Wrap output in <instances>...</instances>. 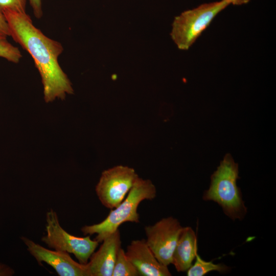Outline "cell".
Returning a JSON list of instances; mask_svg holds the SVG:
<instances>
[{"mask_svg":"<svg viewBox=\"0 0 276 276\" xmlns=\"http://www.w3.org/2000/svg\"><path fill=\"white\" fill-rule=\"evenodd\" d=\"M8 25L10 36L32 57L43 87L46 102L56 98L64 99L73 94L72 83L58 62L63 51L61 43L45 35L36 28L26 12L11 10L3 12Z\"/></svg>","mask_w":276,"mask_h":276,"instance_id":"obj_1","label":"cell"},{"mask_svg":"<svg viewBox=\"0 0 276 276\" xmlns=\"http://www.w3.org/2000/svg\"><path fill=\"white\" fill-rule=\"evenodd\" d=\"M238 174V164L230 154H226L212 175L209 188L202 196L205 201L217 203L233 220H241L247 213L242 193L237 185Z\"/></svg>","mask_w":276,"mask_h":276,"instance_id":"obj_2","label":"cell"},{"mask_svg":"<svg viewBox=\"0 0 276 276\" xmlns=\"http://www.w3.org/2000/svg\"><path fill=\"white\" fill-rule=\"evenodd\" d=\"M156 196V189L149 179L138 177L126 198L101 222L85 225L81 230L84 235L97 234L95 240L99 243L119 229L127 222L139 223L140 215L137 212L140 203L144 200H152Z\"/></svg>","mask_w":276,"mask_h":276,"instance_id":"obj_3","label":"cell"},{"mask_svg":"<svg viewBox=\"0 0 276 276\" xmlns=\"http://www.w3.org/2000/svg\"><path fill=\"white\" fill-rule=\"evenodd\" d=\"M229 4L228 0L203 4L175 17L170 35L178 48L188 50L215 16Z\"/></svg>","mask_w":276,"mask_h":276,"instance_id":"obj_4","label":"cell"},{"mask_svg":"<svg viewBox=\"0 0 276 276\" xmlns=\"http://www.w3.org/2000/svg\"><path fill=\"white\" fill-rule=\"evenodd\" d=\"M46 235L41 240L50 248L73 254L82 264H87L99 242L89 236L79 237L71 235L60 225L56 212L50 209L46 214Z\"/></svg>","mask_w":276,"mask_h":276,"instance_id":"obj_5","label":"cell"},{"mask_svg":"<svg viewBox=\"0 0 276 276\" xmlns=\"http://www.w3.org/2000/svg\"><path fill=\"white\" fill-rule=\"evenodd\" d=\"M138 177L135 170L128 166L118 165L104 170L95 189L100 201L110 210L117 207Z\"/></svg>","mask_w":276,"mask_h":276,"instance_id":"obj_6","label":"cell"},{"mask_svg":"<svg viewBox=\"0 0 276 276\" xmlns=\"http://www.w3.org/2000/svg\"><path fill=\"white\" fill-rule=\"evenodd\" d=\"M183 227L179 221L170 216L145 227L146 242L157 260L168 266Z\"/></svg>","mask_w":276,"mask_h":276,"instance_id":"obj_7","label":"cell"},{"mask_svg":"<svg viewBox=\"0 0 276 276\" xmlns=\"http://www.w3.org/2000/svg\"><path fill=\"white\" fill-rule=\"evenodd\" d=\"M21 239L30 254L40 265L42 262L52 266L60 276H90L87 264L74 261L69 253L61 250H52L22 237Z\"/></svg>","mask_w":276,"mask_h":276,"instance_id":"obj_8","label":"cell"},{"mask_svg":"<svg viewBox=\"0 0 276 276\" xmlns=\"http://www.w3.org/2000/svg\"><path fill=\"white\" fill-rule=\"evenodd\" d=\"M128 260L142 276H170L168 266L160 263L148 246L146 240H132L125 251Z\"/></svg>","mask_w":276,"mask_h":276,"instance_id":"obj_9","label":"cell"},{"mask_svg":"<svg viewBox=\"0 0 276 276\" xmlns=\"http://www.w3.org/2000/svg\"><path fill=\"white\" fill-rule=\"evenodd\" d=\"M102 242L99 249L91 255L87 263L90 276H112L117 255L121 247L119 229Z\"/></svg>","mask_w":276,"mask_h":276,"instance_id":"obj_10","label":"cell"},{"mask_svg":"<svg viewBox=\"0 0 276 276\" xmlns=\"http://www.w3.org/2000/svg\"><path fill=\"white\" fill-rule=\"evenodd\" d=\"M197 254V236L190 226L183 227L173 252L172 263L178 272L187 271Z\"/></svg>","mask_w":276,"mask_h":276,"instance_id":"obj_11","label":"cell"},{"mask_svg":"<svg viewBox=\"0 0 276 276\" xmlns=\"http://www.w3.org/2000/svg\"><path fill=\"white\" fill-rule=\"evenodd\" d=\"M195 258L194 264L187 270L188 276H202L212 271L225 273L231 269L229 267L222 263L215 264L212 261H205L198 254Z\"/></svg>","mask_w":276,"mask_h":276,"instance_id":"obj_12","label":"cell"},{"mask_svg":"<svg viewBox=\"0 0 276 276\" xmlns=\"http://www.w3.org/2000/svg\"><path fill=\"white\" fill-rule=\"evenodd\" d=\"M139 273L121 247L118 251L112 276H138Z\"/></svg>","mask_w":276,"mask_h":276,"instance_id":"obj_13","label":"cell"},{"mask_svg":"<svg viewBox=\"0 0 276 276\" xmlns=\"http://www.w3.org/2000/svg\"><path fill=\"white\" fill-rule=\"evenodd\" d=\"M0 57L9 62L18 63L22 55L18 48L7 40V37L0 36Z\"/></svg>","mask_w":276,"mask_h":276,"instance_id":"obj_14","label":"cell"},{"mask_svg":"<svg viewBox=\"0 0 276 276\" xmlns=\"http://www.w3.org/2000/svg\"><path fill=\"white\" fill-rule=\"evenodd\" d=\"M27 0H0V11L11 10L26 12Z\"/></svg>","mask_w":276,"mask_h":276,"instance_id":"obj_15","label":"cell"},{"mask_svg":"<svg viewBox=\"0 0 276 276\" xmlns=\"http://www.w3.org/2000/svg\"><path fill=\"white\" fill-rule=\"evenodd\" d=\"M32 7L34 16L37 18H40L42 15L41 0H29Z\"/></svg>","mask_w":276,"mask_h":276,"instance_id":"obj_16","label":"cell"},{"mask_svg":"<svg viewBox=\"0 0 276 276\" xmlns=\"http://www.w3.org/2000/svg\"><path fill=\"white\" fill-rule=\"evenodd\" d=\"M0 36H10L8 25L3 13L0 11Z\"/></svg>","mask_w":276,"mask_h":276,"instance_id":"obj_17","label":"cell"},{"mask_svg":"<svg viewBox=\"0 0 276 276\" xmlns=\"http://www.w3.org/2000/svg\"><path fill=\"white\" fill-rule=\"evenodd\" d=\"M13 273V270L10 268L0 265V276L11 275Z\"/></svg>","mask_w":276,"mask_h":276,"instance_id":"obj_18","label":"cell"},{"mask_svg":"<svg viewBox=\"0 0 276 276\" xmlns=\"http://www.w3.org/2000/svg\"><path fill=\"white\" fill-rule=\"evenodd\" d=\"M230 4L234 5H241L248 3L250 0H228Z\"/></svg>","mask_w":276,"mask_h":276,"instance_id":"obj_19","label":"cell"}]
</instances>
